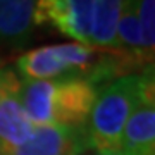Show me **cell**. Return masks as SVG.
Returning a JSON list of instances; mask_svg holds the SVG:
<instances>
[{"mask_svg": "<svg viewBox=\"0 0 155 155\" xmlns=\"http://www.w3.org/2000/svg\"><path fill=\"white\" fill-rule=\"evenodd\" d=\"M140 76L127 74L98 88L86 124L84 138L93 152H117L129 116L140 105Z\"/></svg>", "mask_w": 155, "mask_h": 155, "instance_id": "1", "label": "cell"}, {"mask_svg": "<svg viewBox=\"0 0 155 155\" xmlns=\"http://www.w3.org/2000/svg\"><path fill=\"white\" fill-rule=\"evenodd\" d=\"M105 48H95L81 43L47 45L28 50L16 62L22 81L83 78L90 81Z\"/></svg>", "mask_w": 155, "mask_h": 155, "instance_id": "2", "label": "cell"}, {"mask_svg": "<svg viewBox=\"0 0 155 155\" xmlns=\"http://www.w3.org/2000/svg\"><path fill=\"white\" fill-rule=\"evenodd\" d=\"M95 0H36L35 26H48L76 43L91 47Z\"/></svg>", "mask_w": 155, "mask_h": 155, "instance_id": "3", "label": "cell"}, {"mask_svg": "<svg viewBox=\"0 0 155 155\" xmlns=\"http://www.w3.org/2000/svg\"><path fill=\"white\" fill-rule=\"evenodd\" d=\"M98 88L83 78L54 79L52 117L54 124L69 127H84Z\"/></svg>", "mask_w": 155, "mask_h": 155, "instance_id": "4", "label": "cell"}, {"mask_svg": "<svg viewBox=\"0 0 155 155\" xmlns=\"http://www.w3.org/2000/svg\"><path fill=\"white\" fill-rule=\"evenodd\" d=\"M84 150H88L84 127L45 124L35 126L29 138L7 155H72Z\"/></svg>", "mask_w": 155, "mask_h": 155, "instance_id": "5", "label": "cell"}, {"mask_svg": "<svg viewBox=\"0 0 155 155\" xmlns=\"http://www.w3.org/2000/svg\"><path fill=\"white\" fill-rule=\"evenodd\" d=\"M36 0H0V43L21 48L31 40Z\"/></svg>", "mask_w": 155, "mask_h": 155, "instance_id": "6", "label": "cell"}, {"mask_svg": "<svg viewBox=\"0 0 155 155\" xmlns=\"http://www.w3.org/2000/svg\"><path fill=\"white\" fill-rule=\"evenodd\" d=\"M17 93L19 90L11 91L0 100V153L4 155L24 143L35 127L22 110Z\"/></svg>", "mask_w": 155, "mask_h": 155, "instance_id": "7", "label": "cell"}, {"mask_svg": "<svg viewBox=\"0 0 155 155\" xmlns=\"http://www.w3.org/2000/svg\"><path fill=\"white\" fill-rule=\"evenodd\" d=\"M121 150L126 155H155V110L140 104L129 116Z\"/></svg>", "mask_w": 155, "mask_h": 155, "instance_id": "8", "label": "cell"}, {"mask_svg": "<svg viewBox=\"0 0 155 155\" xmlns=\"http://www.w3.org/2000/svg\"><path fill=\"white\" fill-rule=\"evenodd\" d=\"M52 95H54V79L41 81H21L19 102L28 121L33 126L54 124L52 117Z\"/></svg>", "mask_w": 155, "mask_h": 155, "instance_id": "9", "label": "cell"}, {"mask_svg": "<svg viewBox=\"0 0 155 155\" xmlns=\"http://www.w3.org/2000/svg\"><path fill=\"white\" fill-rule=\"evenodd\" d=\"M124 0H95L91 47L116 48V28Z\"/></svg>", "mask_w": 155, "mask_h": 155, "instance_id": "10", "label": "cell"}, {"mask_svg": "<svg viewBox=\"0 0 155 155\" xmlns=\"http://www.w3.org/2000/svg\"><path fill=\"white\" fill-rule=\"evenodd\" d=\"M116 50L129 54H148L143 48L141 28L134 0H124L116 28Z\"/></svg>", "mask_w": 155, "mask_h": 155, "instance_id": "11", "label": "cell"}, {"mask_svg": "<svg viewBox=\"0 0 155 155\" xmlns=\"http://www.w3.org/2000/svg\"><path fill=\"white\" fill-rule=\"evenodd\" d=\"M141 28L143 48L155 55V0H134Z\"/></svg>", "mask_w": 155, "mask_h": 155, "instance_id": "12", "label": "cell"}, {"mask_svg": "<svg viewBox=\"0 0 155 155\" xmlns=\"http://www.w3.org/2000/svg\"><path fill=\"white\" fill-rule=\"evenodd\" d=\"M21 88V79L17 78L14 69L11 67H2L0 69V100L4 98L7 93L17 91Z\"/></svg>", "mask_w": 155, "mask_h": 155, "instance_id": "13", "label": "cell"}, {"mask_svg": "<svg viewBox=\"0 0 155 155\" xmlns=\"http://www.w3.org/2000/svg\"><path fill=\"white\" fill-rule=\"evenodd\" d=\"M138 95H140V104L141 105H147L155 110V83L145 79L143 76H140Z\"/></svg>", "mask_w": 155, "mask_h": 155, "instance_id": "14", "label": "cell"}, {"mask_svg": "<svg viewBox=\"0 0 155 155\" xmlns=\"http://www.w3.org/2000/svg\"><path fill=\"white\" fill-rule=\"evenodd\" d=\"M141 76H143L145 79L152 81V83H155V59L150 62V64H147V66L143 67V72H141Z\"/></svg>", "mask_w": 155, "mask_h": 155, "instance_id": "15", "label": "cell"}, {"mask_svg": "<svg viewBox=\"0 0 155 155\" xmlns=\"http://www.w3.org/2000/svg\"><path fill=\"white\" fill-rule=\"evenodd\" d=\"M93 155H126L122 150H117V152H93Z\"/></svg>", "mask_w": 155, "mask_h": 155, "instance_id": "16", "label": "cell"}, {"mask_svg": "<svg viewBox=\"0 0 155 155\" xmlns=\"http://www.w3.org/2000/svg\"><path fill=\"white\" fill-rule=\"evenodd\" d=\"M86 153V150H84V152H78V153H72V155H84Z\"/></svg>", "mask_w": 155, "mask_h": 155, "instance_id": "17", "label": "cell"}, {"mask_svg": "<svg viewBox=\"0 0 155 155\" xmlns=\"http://www.w3.org/2000/svg\"><path fill=\"white\" fill-rule=\"evenodd\" d=\"M0 64H2V61H0Z\"/></svg>", "mask_w": 155, "mask_h": 155, "instance_id": "18", "label": "cell"}, {"mask_svg": "<svg viewBox=\"0 0 155 155\" xmlns=\"http://www.w3.org/2000/svg\"><path fill=\"white\" fill-rule=\"evenodd\" d=\"M0 155H4V153H0Z\"/></svg>", "mask_w": 155, "mask_h": 155, "instance_id": "19", "label": "cell"}]
</instances>
